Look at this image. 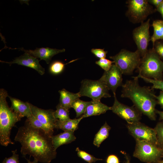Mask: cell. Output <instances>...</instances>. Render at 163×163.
<instances>
[{"label": "cell", "mask_w": 163, "mask_h": 163, "mask_svg": "<svg viewBox=\"0 0 163 163\" xmlns=\"http://www.w3.org/2000/svg\"><path fill=\"white\" fill-rule=\"evenodd\" d=\"M52 136L42 129L33 127L26 120L18 128L14 140L21 143L20 152L24 157L29 155L38 161L50 163L57 154Z\"/></svg>", "instance_id": "6da1fadb"}, {"label": "cell", "mask_w": 163, "mask_h": 163, "mask_svg": "<svg viewBox=\"0 0 163 163\" xmlns=\"http://www.w3.org/2000/svg\"><path fill=\"white\" fill-rule=\"evenodd\" d=\"M127 80L122 86L121 96L129 99L141 113L152 120L156 119L155 107L157 102L155 94L149 87L139 85L138 78Z\"/></svg>", "instance_id": "7a4b0ae2"}, {"label": "cell", "mask_w": 163, "mask_h": 163, "mask_svg": "<svg viewBox=\"0 0 163 163\" xmlns=\"http://www.w3.org/2000/svg\"><path fill=\"white\" fill-rule=\"evenodd\" d=\"M8 95L4 89L0 90V143L7 146L14 143L10 138L11 130L22 117L10 107L6 101Z\"/></svg>", "instance_id": "3957f363"}, {"label": "cell", "mask_w": 163, "mask_h": 163, "mask_svg": "<svg viewBox=\"0 0 163 163\" xmlns=\"http://www.w3.org/2000/svg\"><path fill=\"white\" fill-rule=\"evenodd\" d=\"M138 69L139 74L144 77L163 80V61L153 47L141 58Z\"/></svg>", "instance_id": "277c9868"}, {"label": "cell", "mask_w": 163, "mask_h": 163, "mask_svg": "<svg viewBox=\"0 0 163 163\" xmlns=\"http://www.w3.org/2000/svg\"><path fill=\"white\" fill-rule=\"evenodd\" d=\"M110 58L113 60L122 74L125 75L132 74L135 69H138L141 59L138 50L132 52L124 49Z\"/></svg>", "instance_id": "5b68a950"}, {"label": "cell", "mask_w": 163, "mask_h": 163, "mask_svg": "<svg viewBox=\"0 0 163 163\" xmlns=\"http://www.w3.org/2000/svg\"><path fill=\"white\" fill-rule=\"evenodd\" d=\"M126 3L128 9L126 15L134 24L144 22L149 16L156 11L147 0H128Z\"/></svg>", "instance_id": "8992f818"}, {"label": "cell", "mask_w": 163, "mask_h": 163, "mask_svg": "<svg viewBox=\"0 0 163 163\" xmlns=\"http://www.w3.org/2000/svg\"><path fill=\"white\" fill-rule=\"evenodd\" d=\"M134 157L147 163H156L161 160L163 148L144 141L136 140Z\"/></svg>", "instance_id": "52a82bcc"}, {"label": "cell", "mask_w": 163, "mask_h": 163, "mask_svg": "<svg viewBox=\"0 0 163 163\" xmlns=\"http://www.w3.org/2000/svg\"><path fill=\"white\" fill-rule=\"evenodd\" d=\"M79 91L80 97L85 96L92 99L93 101H100L103 97H111L109 92V89L100 79L93 80L85 79L82 81Z\"/></svg>", "instance_id": "ba28073f"}, {"label": "cell", "mask_w": 163, "mask_h": 163, "mask_svg": "<svg viewBox=\"0 0 163 163\" xmlns=\"http://www.w3.org/2000/svg\"><path fill=\"white\" fill-rule=\"evenodd\" d=\"M128 131L136 140L144 141L158 145L156 132L152 128L140 122L127 124Z\"/></svg>", "instance_id": "9c48e42d"}, {"label": "cell", "mask_w": 163, "mask_h": 163, "mask_svg": "<svg viewBox=\"0 0 163 163\" xmlns=\"http://www.w3.org/2000/svg\"><path fill=\"white\" fill-rule=\"evenodd\" d=\"M113 96L114 102L111 107L113 113L126 120L128 124L139 122L142 113L134 105L129 106L122 104L117 99L116 94Z\"/></svg>", "instance_id": "30bf717a"}, {"label": "cell", "mask_w": 163, "mask_h": 163, "mask_svg": "<svg viewBox=\"0 0 163 163\" xmlns=\"http://www.w3.org/2000/svg\"><path fill=\"white\" fill-rule=\"evenodd\" d=\"M150 19L142 23L139 26L133 30V38L137 46L141 58L147 53L149 42L150 40L149 31Z\"/></svg>", "instance_id": "8fae6325"}, {"label": "cell", "mask_w": 163, "mask_h": 163, "mask_svg": "<svg viewBox=\"0 0 163 163\" xmlns=\"http://www.w3.org/2000/svg\"><path fill=\"white\" fill-rule=\"evenodd\" d=\"M122 74L117 66L113 64L108 70L104 71L100 79L104 83L109 90H111L113 94H115L117 88L123 85Z\"/></svg>", "instance_id": "7c38bea8"}, {"label": "cell", "mask_w": 163, "mask_h": 163, "mask_svg": "<svg viewBox=\"0 0 163 163\" xmlns=\"http://www.w3.org/2000/svg\"><path fill=\"white\" fill-rule=\"evenodd\" d=\"M29 104L32 114L48 129L52 136L57 121L54 116L55 111L52 109H42L30 103Z\"/></svg>", "instance_id": "4fadbf2b"}, {"label": "cell", "mask_w": 163, "mask_h": 163, "mask_svg": "<svg viewBox=\"0 0 163 163\" xmlns=\"http://www.w3.org/2000/svg\"><path fill=\"white\" fill-rule=\"evenodd\" d=\"M39 61L36 57L25 52L23 55L15 58L12 61L7 62L0 60V62L8 63L10 66L15 63L30 67L36 70L40 75H42L44 74L45 70L40 64Z\"/></svg>", "instance_id": "5bb4252c"}, {"label": "cell", "mask_w": 163, "mask_h": 163, "mask_svg": "<svg viewBox=\"0 0 163 163\" xmlns=\"http://www.w3.org/2000/svg\"><path fill=\"white\" fill-rule=\"evenodd\" d=\"M9 49H17L23 51L32 56L37 58H40V60H42L45 61L47 64L50 63L52 58L54 55L60 53L64 52L65 51L64 49L59 50L49 47L37 48L34 50H26L23 48L14 49L10 48Z\"/></svg>", "instance_id": "9a60e30c"}, {"label": "cell", "mask_w": 163, "mask_h": 163, "mask_svg": "<svg viewBox=\"0 0 163 163\" xmlns=\"http://www.w3.org/2000/svg\"><path fill=\"white\" fill-rule=\"evenodd\" d=\"M11 102V108L22 117L27 118L32 115L29 103L8 96Z\"/></svg>", "instance_id": "2e32d148"}, {"label": "cell", "mask_w": 163, "mask_h": 163, "mask_svg": "<svg viewBox=\"0 0 163 163\" xmlns=\"http://www.w3.org/2000/svg\"><path fill=\"white\" fill-rule=\"evenodd\" d=\"M109 110H111V107L102 103L100 101L92 100L82 116L83 118H85L93 116L99 115L105 113Z\"/></svg>", "instance_id": "e0dca14e"}, {"label": "cell", "mask_w": 163, "mask_h": 163, "mask_svg": "<svg viewBox=\"0 0 163 163\" xmlns=\"http://www.w3.org/2000/svg\"><path fill=\"white\" fill-rule=\"evenodd\" d=\"M51 138L53 147L56 150L60 146L74 141L76 137L74 135V132L69 131H64L56 135H53Z\"/></svg>", "instance_id": "ac0fdd59"}, {"label": "cell", "mask_w": 163, "mask_h": 163, "mask_svg": "<svg viewBox=\"0 0 163 163\" xmlns=\"http://www.w3.org/2000/svg\"><path fill=\"white\" fill-rule=\"evenodd\" d=\"M60 95L59 104L62 107L69 110L72 103L81 97L78 93H73L63 89L59 91Z\"/></svg>", "instance_id": "d6986e66"}, {"label": "cell", "mask_w": 163, "mask_h": 163, "mask_svg": "<svg viewBox=\"0 0 163 163\" xmlns=\"http://www.w3.org/2000/svg\"><path fill=\"white\" fill-rule=\"evenodd\" d=\"M83 118L82 116L78 118L70 119L64 121H61L57 119L55 129H61L64 131H71L74 132L78 128L79 123Z\"/></svg>", "instance_id": "ffe728a7"}, {"label": "cell", "mask_w": 163, "mask_h": 163, "mask_svg": "<svg viewBox=\"0 0 163 163\" xmlns=\"http://www.w3.org/2000/svg\"><path fill=\"white\" fill-rule=\"evenodd\" d=\"M152 26L153 28V33L151 37L153 46L155 43L159 40H163V20H156L153 21Z\"/></svg>", "instance_id": "44dd1931"}, {"label": "cell", "mask_w": 163, "mask_h": 163, "mask_svg": "<svg viewBox=\"0 0 163 163\" xmlns=\"http://www.w3.org/2000/svg\"><path fill=\"white\" fill-rule=\"evenodd\" d=\"M111 128L106 122L95 135L93 142L94 145L99 147L103 142L108 138Z\"/></svg>", "instance_id": "7402d4cb"}, {"label": "cell", "mask_w": 163, "mask_h": 163, "mask_svg": "<svg viewBox=\"0 0 163 163\" xmlns=\"http://www.w3.org/2000/svg\"><path fill=\"white\" fill-rule=\"evenodd\" d=\"M91 101H85L79 98L74 101L72 103L71 107L75 110L76 117L78 118L84 113L87 107L91 103Z\"/></svg>", "instance_id": "603a6c76"}, {"label": "cell", "mask_w": 163, "mask_h": 163, "mask_svg": "<svg viewBox=\"0 0 163 163\" xmlns=\"http://www.w3.org/2000/svg\"><path fill=\"white\" fill-rule=\"evenodd\" d=\"M54 116L56 119L61 121H64L70 119L69 110L61 106L59 104L56 106Z\"/></svg>", "instance_id": "cb8c5ba5"}, {"label": "cell", "mask_w": 163, "mask_h": 163, "mask_svg": "<svg viewBox=\"0 0 163 163\" xmlns=\"http://www.w3.org/2000/svg\"><path fill=\"white\" fill-rule=\"evenodd\" d=\"M76 60V59L73 60L66 64H64L60 61H54L51 64L50 66L49 71L51 73L53 74H59L61 73L64 70L65 65Z\"/></svg>", "instance_id": "d4e9b609"}, {"label": "cell", "mask_w": 163, "mask_h": 163, "mask_svg": "<svg viewBox=\"0 0 163 163\" xmlns=\"http://www.w3.org/2000/svg\"><path fill=\"white\" fill-rule=\"evenodd\" d=\"M26 120L33 127L42 129L52 136L48 129L33 115L27 118Z\"/></svg>", "instance_id": "484cf974"}, {"label": "cell", "mask_w": 163, "mask_h": 163, "mask_svg": "<svg viewBox=\"0 0 163 163\" xmlns=\"http://www.w3.org/2000/svg\"><path fill=\"white\" fill-rule=\"evenodd\" d=\"M135 77L138 78H141L145 82L152 84V86L151 88L152 90L159 89L163 91V80H155L146 78L139 74Z\"/></svg>", "instance_id": "4316f807"}, {"label": "cell", "mask_w": 163, "mask_h": 163, "mask_svg": "<svg viewBox=\"0 0 163 163\" xmlns=\"http://www.w3.org/2000/svg\"><path fill=\"white\" fill-rule=\"evenodd\" d=\"M76 151L77 152V155L79 157L88 163H94L97 161L102 160V159L95 158L85 151L81 150L78 147L76 148Z\"/></svg>", "instance_id": "83f0119b"}, {"label": "cell", "mask_w": 163, "mask_h": 163, "mask_svg": "<svg viewBox=\"0 0 163 163\" xmlns=\"http://www.w3.org/2000/svg\"><path fill=\"white\" fill-rule=\"evenodd\" d=\"M154 129L156 133L158 145L163 148V121L158 122Z\"/></svg>", "instance_id": "f1b7e54d"}, {"label": "cell", "mask_w": 163, "mask_h": 163, "mask_svg": "<svg viewBox=\"0 0 163 163\" xmlns=\"http://www.w3.org/2000/svg\"><path fill=\"white\" fill-rule=\"evenodd\" d=\"M95 63L104 71H107L110 69L113 63H114V62L104 58L100 59L96 61Z\"/></svg>", "instance_id": "f546056e"}, {"label": "cell", "mask_w": 163, "mask_h": 163, "mask_svg": "<svg viewBox=\"0 0 163 163\" xmlns=\"http://www.w3.org/2000/svg\"><path fill=\"white\" fill-rule=\"evenodd\" d=\"M153 47L160 59H163V42L157 41Z\"/></svg>", "instance_id": "4dcf8cb0"}, {"label": "cell", "mask_w": 163, "mask_h": 163, "mask_svg": "<svg viewBox=\"0 0 163 163\" xmlns=\"http://www.w3.org/2000/svg\"><path fill=\"white\" fill-rule=\"evenodd\" d=\"M12 156L8 158H5L2 163H19V155L17 154V149L12 151Z\"/></svg>", "instance_id": "1f68e13d"}, {"label": "cell", "mask_w": 163, "mask_h": 163, "mask_svg": "<svg viewBox=\"0 0 163 163\" xmlns=\"http://www.w3.org/2000/svg\"><path fill=\"white\" fill-rule=\"evenodd\" d=\"M91 52L97 57L100 59L105 58L107 53V51H105L104 49H92Z\"/></svg>", "instance_id": "d6a6232c"}, {"label": "cell", "mask_w": 163, "mask_h": 163, "mask_svg": "<svg viewBox=\"0 0 163 163\" xmlns=\"http://www.w3.org/2000/svg\"><path fill=\"white\" fill-rule=\"evenodd\" d=\"M106 163H120V161L117 156L114 155H111L107 157Z\"/></svg>", "instance_id": "836d02e7"}, {"label": "cell", "mask_w": 163, "mask_h": 163, "mask_svg": "<svg viewBox=\"0 0 163 163\" xmlns=\"http://www.w3.org/2000/svg\"><path fill=\"white\" fill-rule=\"evenodd\" d=\"M155 97L157 101V104H159L163 109V91H161L159 95L158 96L155 95Z\"/></svg>", "instance_id": "e575fe53"}, {"label": "cell", "mask_w": 163, "mask_h": 163, "mask_svg": "<svg viewBox=\"0 0 163 163\" xmlns=\"http://www.w3.org/2000/svg\"><path fill=\"white\" fill-rule=\"evenodd\" d=\"M148 1L150 4L153 5L156 8L163 1V0H149Z\"/></svg>", "instance_id": "d590c367"}, {"label": "cell", "mask_w": 163, "mask_h": 163, "mask_svg": "<svg viewBox=\"0 0 163 163\" xmlns=\"http://www.w3.org/2000/svg\"><path fill=\"white\" fill-rule=\"evenodd\" d=\"M156 11H158L161 14L163 20V0L160 5L156 8Z\"/></svg>", "instance_id": "8d00e7d4"}, {"label": "cell", "mask_w": 163, "mask_h": 163, "mask_svg": "<svg viewBox=\"0 0 163 163\" xmlns=\"http://www.w3.org/2000/svg\"><path fill=\"white\" fill-rule=\"evenodd\" d=\"M155 113L159 115L160 120L163 121V111L156 110Z\"/></svg>", "instance_id": "74e56055"}, {"label": "cell", "mask_w": 163, "mask_h": 163, "mask_svg": "<svg viewBox=\"0 0 163 163\" xmlns=\"http://www.w3.org/2000/svg\"><path fill=\"white\" fill-rule=\"evenodd\" d=\"M123 153L124 155L125 156V157L126 159V160L123 162V163H130L129 158L125 152H123Z\"/></svg>", "instance_id": "f35d334b"}, {"label": "cell", "mask_w": 163, "mask_h": 163, "mask_svg": "<svg viewBox=\"0 0 163 163\" xmlns=\"http://www.w3.org/2000/svg\"><path fill=\"white\" fill-rule=\"evenodd\" d=\"M25 158L27 161V163H38V161L36 159H34V160L33 161H31L30 160L26 158L25 157Z\"/></svg>", "instance_id": "ab89813d"}, {"label": "cell", "mask_w": 163, "mask_h": 163, "mask_svg": "<svg viewBox=\"0 0 163 163\" xmlns=\"http://www.w3.org/2000/svg\"><path fill=\"white\" fill-rule=\"evenodd\" d=\"M161 158H162V159L160 160L156 163H163V153L162 155Z\"/></svg>", "instance_id": "60d3db41"}]
</instances>
